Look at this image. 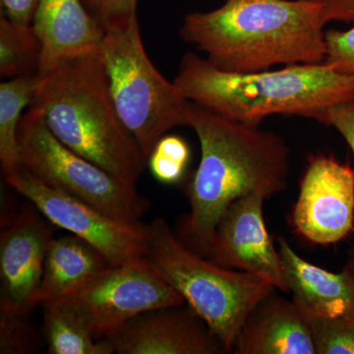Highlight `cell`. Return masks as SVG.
<instances>
[{
    "mask_svg": "<svg viewBox=\"0 0 354 354\" xmlns=\"http://www.w3.org/2000/svg\"><path fill=\"white\" fill-rule=\"evenodd\" d=\"M188 127L196 133L201 158L187 187L189 213L177 236L206 256L216 225L239 198L274 196L286 189L290 151L283 137L220 115L191 102Z\"/></svg>",
    "mask_w": 354,
    "mask_h": 354,
    "instance_id": "1",
    "label": "cell"
},
{
    "mask_svg": "<svg viewBox=\"0 0 354 354\" xmlns=\"http://www.w3.org/2000/svg\"><path fill=\"white\" fill-rule=\"evenodd\" d=\"M328 23L323 7L305 0H227L186 14L179 34L218 68L253 73L322 64Z\"/></svg>",
    "mask_w": 354,
    "mask_h": 354,
    "instance_id": "2",
    "label": "cell"
},
{
    "mask_svg": "<svg viewBox=\"0 0 354 354\" xmlns=\"http://www.w3.org/2000/svg\"><path fill=\"white\" fill-rule=\"evenodd\" d=\"M174 82L188 101L251 127L276 114L316 120L328 109L354 100V75L325 62L230 73L188 53Z\"/></svg>",
    "mask_w": 354,
    "mask_h": 354,
    "instance_id": "3",
    "label": "cell"
},
{
    "mask_svg": "<svg viewBox=\"0 0 354 354\" xmlns=\"http://www.w3.org/2000/svg\"><path fill=\"white\" fill-rule=\"evenodd\" d=\"M30 106L65 146L136 187L147 158L114 108L101 50L38 75Z\"/></svg>",
    "mask_w": 354,
    "mask_h": 354,
    "instance_id": "4",
    "label": "cell"
},
{
    "mask_svg": "<svg viewBox=\"0 0 354 354\" xmlns=\"http://www.w3.org/2000/svg\"><path fill=\"white\" fill-rule=\"evenodd\" d=\"M148 227L145 257L232 353L246 317L277 288L249 272L227 269L185 245L162 218Z\"/></svg>",
    "mask_w": 354,
    "mask_h": 354,
    "instance_id": "5",
    "label": "cell"
},
{
    "mask_svg": "<svg viewBox=\"0 0 354 354\" xmlns=\"http://www.w3.org/2000/svg\"><path fill=\"white\" fill-rule=\"evenodd\" d=\"M101 55L114 108L148 160L169 130L188 127L190 102L151 62L138 18L106 29Z\"/></svg>",
    "mask_w": 354,
    "mask_h": 354,
    "instance_id": "6",
    "label": "cell"
},
{
    "mask_svg": "<svg viewBox=\"0 0 354 354\" xmlns=\"http://www.w3.org/2000/svg\"><path fill=\"white\" fill-rule=\"evenodd\" d=\"M19 144L22 167L44 183L122 223L138 225L149 211L148 200L135 186L65 146L32 106L21 120Z\"/></svg>",
    "mask_w": 354,
    "mask_h": 354,
    "instance_id": "7",
    "label": "cell"
},
{
    "mask_svg": "<svg viewBox=\"0 0 354 354\" xmlns=\"http://www.w3.org/2000/svg\"><path fill=\"white\" fill-rule=\"evenodd\" d=\"M97 341L151 310L185 304L146 257L109 266L62 300Z\"/></svg>",
    "mask_w": 354,
    "mask_h": 354,
    "instance_id": "8",
    "label": "cell"
},
{
    "mask_svg": "<svg viewBox=\"0 0 354 354\" xmlns=\"http://www.w3.org/2000/svg\"><path fill=\"white\" fill-rule=\"evenodd\" d=\"M7 185L22 195L55 227L88 242L111 266L122 265L146 256L148 227L122 223L88 203L44 183L22 169L4 176Z\"/></svg>",
    "mask_w": 354,
    "mask_h": 354,
    "instance_id": "9",
    "label": "cell"
},
{
    "mask_svg": "<svg viewBox=\"0 0 354 354\" xmlns=\"http://www.w3.org/2000/svg\"><path fill=\"white\" fill-rule=\"evenodd\" d=\"M291 223L317 245L344 241L354 230V169L333 156H310Z\"/></svg>",
    "mask_w": 354,
    "mask_h": 354,
    "instance_id": "10",
    "label": "cell"
},
{
    "mask_svg": "<svg viewBox=\"0 0 354 354\" xmlns=\"http://www.w3.org/2000/svg\"><path fill=\"white\" fill-rule=\"evenodd\" d=\"M261 194L235 200L221 216L205 257L227 268L252 274L288 293L283 261L266 225Z\"/></svg>",
    "mask_w": 354,
    "mask_h": 354,
    "instance_id": "11",
    "label": "cell"
},
{
    "mask_svg": "<svg viewBox=\"0 0 354 354\" xmlns=\"http://www.w3.org/2000/svg\"><path fill=\"white\" fill-rule=\"evenodd\" d=\"M31 204V203H30ZM50 223L34 205L21 209L0 236V313L30 315L38 306Z\"/></svg>",
    "mask_w": 354,
    "mask_h": 354,
    "instance_id": "12",
    "label": "cell"
},
{
    "mask_svg": "<svg viewBox=\"0 0 354 354\" xmlns=\"http://www.w3.org/2000/svg\"><path fill=\"white\" fill-rule=\"evenodd\" d=\"M106 341L120 354L227 353L206 322L186 304L141 314Z\"/></svg>",
    "mask_w": 354,
    "mask_h": 354,
    "instance_id": "13",
    "label": "cell"
},
{
    "mask_svg": "<svg viewBox=\"0 0 354 354\" xmlns=\"http://www.w3.org/2000/svg\"><path fill=\"white\" fill-rule=\"evenodd\" d=\"M32 26L41 44L38 75L72 58L101 50L106 34L81 0H39Z\"/></svg>",
    "mask_w": 354,
    "mask_h": 354,
    "instance_id": "14",
    "label": "cell"
},
{
    "mask_svg": "<svg viewBox=\"0 0 354 354\" xmlns=\"http://www.w3.org/2000/svg\"><path fill=\"white\" fill-rule=\"evenodd\" d=\"M235 354H317L308 320L293 300L276 291L257 304L237 337Z\"/></svg>",
    "mask_w": 354,
    "mask_h": 354,
    "instance_id": "15",
    "label": "cell"
},
{
    "mask_svg": "<svg viewBox=\"0 0 354 354\" xmlns=\"http://www.w3.org/2000/svg\"><path fill=\"white\" fill-rule=\"evenodd\" d=\"M286 288L292 300L308 317L335 318L354 312V278L344 267L333 272L304 260L279 237Z\"/></svg>",
    "mask_w": 354,
    "mask_h": 354,
    "instance_id": "16",
    "label": "cell"
},
{
    "mask_svg": "<svg viewBox=\"0 0 354 354\" xmlns=\"http://www.w3.org/2000/svg\"><path fill=\"white\" fill-rule=\"evenodd\" d=\"M109 266L100 251L75 235L53 237L44 260L38 304L62 301Z\"/></svg>",
    "mask_w": 354,
    "mask_h": 354,
    "instance_id": "17",
    "label": "cell"
},
{
    "mask_svg": "<svg viewBox=\"0 0 354 354\" xmlns=\"http://www.w3.org/2000/svg\"><path fill=\"white\" fill-rule=\"evenodd\" d=\"M38 75L17 77L0 84V164L4 176L22 169L19 129L23 111L31 106Z\"/></svg>",
    "mask_w": 354,
    "mask_h": 354,
    "instance_id": "18",
    "label": "cell"
},
{
    "mask_svg": "<svg viewBox=\"0 0 354 354\" xmlns=\"http://www.w3.org/2000/svg\"><path fill=\"white\" fill-rule=\"evenodd\" d=\"M44 332L50 354L114 353L106 339L97 341L78 316L62 302L43 305Z\"/></svg>",
    "mask_w": 354,
    "mask_h": 354,
    "instance_id": "19",
    "label": "cell"
},
{
    "mask_svg": "<svg viewBox=\"0 0 354 354\" xmlns=\"http://www.w3.org/2000/svg\"><path fill=\"white\" fill-rule=\"evenodd\" d=\"M41 44L32 25L0 20V75L6 79L38 75Z\"/></svg>",
    "mask_w": 354,
    "mask_h": 354,
    "instance_id": "20",
    "label": "cell"
},
{
    "mask_svg": "<svg viewBox=\"0 0 354 354\" xmlns=\"http://www.w3.org/2000/svg\"><path fill=\"white\" fill-rule=\"evenodd\" d=\"M190 158V147L183 137L165 135L153 147L147 162L158 183L174 185L183 180Z\"/></svg>",
    "mask_w": 354,
    "mask_h": 354,
    "instance_id": "21",
    "label": "cell"
},
{
    "mask_svg": "<svg viewBox=\"0 0 354 354\" xmlns=\"http://www.w3.org/2000/svg\"><path fill=\"white\" fill-rule=\"evenodd\" d=\"M306 318L317 354H354V312L335 318Z\"/></svg>",
    "mask_w": 354,
    "mask_h": 354,
    "instance_id": "22",
    "label": "cell"
},
{
    "mask_svg": "<svg viewBox=\"0 0 354 354\" xmlns=\"http://www.w3.org/2000/svg\"><path fill=\"white\" fill-rule=\"evenodd\" d=\"M39 346V335L29 315L0 313V353H31Z\"/></svg>",
    "mask_w": 354,
    "mask_h": 354,
    "instance_id": "23",
    "label": "cell"
},
{
    "mask_svg": "<svg viewBox=\"0 0 354 354\" xmlns=\"http://www.w3.org/2000/svg\"><path fill=\"white\" fill-rule=\"evenodd\" d=\"M325 64L354 75V24L351 29L326 31Z\"/></svg>",
    "mask_w": 354,
    "mask_h": 354,
    "instance_id": "24",
    "label": "cell"
},
{
    "mask_svg": "<svg viewBox=\"0 0 354 354\" xmlns=\"http://www.w3.org/2000/svg\"><path fill=\"white\" fill-rule=\"evenodd\" d=\"M138 0H97L95 17L104 28L120 27L137 18Z\"/></svg>",
    "mask_w": 354,
    "mask_h": 354,
    "instance_id": "25",
    "label": "cell"
},
{
    "mask_svg": "<svg viewBox=\"0 0 354 354\" xmlns=\"http://www.w3.org/2000/svg\"><path fill=\"white\" fill-rule=\"evenodd\" d=\"M316 120L327 127L335 128L354 155V100L341 102L328 109Z\"/></svg>",
    "mask_w": 354,
    "mask_h": 354,
    "instance_id": "26",
    "label": "cell"
},
{
    "mask_svg": "<svg viewBox=\"0 0 354 354\" xmlns=\"http://www.w3.org/2000/svg\"><path fill=\"white\" fill-rule=\"evenodd\" d=\"M323 7L328 22L354 24V0H305Z\"/></svg>",
    "mask_w": 354,
    "mask_h": 354,
    "instance_id": "27",
    "label": "cell"
},
{
    "mask_svg": "<svg viewBox=\"0 0 354 354\" xmlns=\"http://www.w3.org/2000/svg\"><path fill=\"white\" fill-rule=\"evenodd\" d=\"M7 18L15 23L31 25L39 0H1Z\"/></svg>",
    "mask_w": 354,
    "mask_h": 354,
    "instance_id": "28",
    "label": "cell"
},
{
    "mask_svg": "<svg viewBox=\"0 0 354 354\" xmlns=\"http://www.w3.org/2000/svg\"><path fill=\"white\" fill-rule=\"evenodd\" d=\"M346 268L351 272V274H353L354 278V250L351 252V256H349V259L348 263H346Z\"/></svg>",
    "mask_w": 354,
    "mask_h": 354,
    "instance_id": "29",
    "label": "cell"
},
{
    "mask_svg": "<svg viewBox=\"0 0 354 354\" xmlns=\"http://www.w3.org/2000/svg\"><path fill=\"white\" fill-rule=\"evenodd\" d=\"M86 2H87L88 6H92L94 9L97 7V0H86Z\"/></svg>",
    "mask_w": 354,
    "mask_h": 354,
    "instance_id": "30",
    "label": "cell"
}]
</instances>
